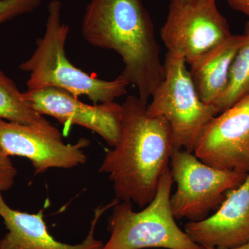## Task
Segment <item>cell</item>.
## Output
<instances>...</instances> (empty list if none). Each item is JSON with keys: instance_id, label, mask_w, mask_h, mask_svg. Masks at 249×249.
<instances>
[{"instance_id": "cell-10", "label": "cell", "mask_w": 249, "mask_h": 249, "mask_svg": "<svg viewBox=\"0 0 249 249\" xmlns=\"http://www.w3.org/2000/svg\"><path fill=\"white\" fill-rule=\"evenodd\" d=\"M26 101L41 115L55 118L63 124H77L98 134L109 146L120 140L122 107L115 102L91 105L65 90L55 88L27 89Z\"/></svg>"}, {"instance_id": "cell-3", "label": "cell", "mask_w": 249, "mask_h": 249, "mask_svg": "<svg viewBox=\"0 0 249 249\" xmlns=\"http://www.w3.org/2000/svg\"><path fill=\"white\" fill-rule=\"evenodd\" d=\"M62 3L52 0L48 6L45 35L37 40L31 58L19 65L29 72L28 89L55 88L71 93L76 97L87 96L93 104L113 102L127 92L128 83L116 78L100 79L75 67L68 60L65 45L70 28L62 22Z\"/></svg>"}, {"instance_id": "cell-14", "label": "cell", "mask_w": 249, "mask_h": 249, "mask_svg": "<svg viewBox=\"0 0 249 249\" xmlns=\"http://www.w3.org/2000/svg\"><path fill=\"white\" fill-rule=\"evenodd\" d=\"M244 35L245 41L232 60L227 88L213 103L219 114L249 96V21Z\"/></svg>"}, {"instance_id": "cell-11", "label": "cell", "mask_w": 249, "mask_h": 249, "mask_svg": "<svg viewBox=\"0 0 249 249\" xmlns=\"http://www.w3.org/2000/svg\"><path fill=\"white\" fill-rule=\"evenodd\" d=\"M185 232L198 245L220 249L249 242V173L238 188L228 192L215 213L190 222Z\"/></svg>"}, {"instance_id": "cell-20", "label": "cell", "mask_w": 249, "mask_h": 249, "mask_svg": "<svg viewBox=\"0 0 249 249\" xmlns=\"http://www.w3.org/2000/svg\"><path fill=\"white\" fill-rule=\"evenodd\" d=\"M191 0H170V2L186 3Z\"/></svg>"}, {"instance_id": "cell-12", "label": "cell", "mask_w": 249, "mask_h": 249, "mask_svg": "<svg viewBox=\"0 0 249 249\" xmlns=\"http://www.w3.org/2000/svg\"><path fill=\"white\" fill-rule=\"evenodd\" d=\"M0 193V217L8 232L0 240L4 249H101L104 244L95 238V229L100 218L118 203L114 199L95 209L89 233L81 243L69 245L55 240L51 235L44 220V211L36 214L15 210L6 204Z\"/></svg>"}, {"instance_id": "cell-22", "label": "cell", "mask_w": 249, "mask_h": 249, "mask_svg": "<svg viewBox=\"0 0 249 249\" xmlns=\"http://www.w3.org/2000/svg\"><path fill=\"white\" fill-rule=\"evenodd\" d=\"M215 1H216V0H215Z\"/></svg>"}, {"instance_id": "cell-4", "label": "cell", "mask_w": 249, "mask_h": 249, "mask_svg": "<svg viewBox=\"0 0 249 249\" xmlns=\"http://www.w3.org/2000/svg\"><path fill=\"white\" fill-rule=\"evenodd\" d=\"M173 183L169 168L162 175L154 199L139 212L131 201H119L108 220L110 237L101 249H204L175 222L170 206Z\"/></svg>"}, {"instance_id": "cell-5", "label": "cell", "mask_w": 249, "mask_h": 249, "mask_svg": "<svg viewBox=\"0 0 249 249\" xmlns=\"http://www.w3.org/2000/svg\"><path fill=\"white\" fill-rule=\"evenodd\" d=\"M186 64L183 58L167 53L164 78L152 94L147 112L168 123L175 150L193 153L204 126L219 112L213 105L201 101Z\"/></svg>"}, {"instance_id": "cell-18", "label": "cell", "mask_w": 249, "mask_h": 249, "mask_svg": "<svg viewBox=\"0 0 249 249\" xmlns=\"http://www.w3.org/2000/svg\"><path fill=\"white\" fill-rule=\"evenodd\" d=\"M232 9L249 16V0H227Z\"/></svg>"}, {"instance_id": "cell-2", "label": "cell", "mask_w": 249, "mask_h": 249, "mask_svg": "<svg viewBox=\"0 0 249 249\" xmlns=\"http://www.w3.org/2000/svg\"><path fill=\"white\" fill-rule=\"evenodd\" d=\"M90 45L116 52L124 70L118 78L134 85L147 104L164 78L153 23L142 0H91L82 22Z\"/></svg>"}, {"instance_id": "cell-9", "label": "cell", "mask_w": 249, "mask_h": 249, "mask_svg": "<svg viewBox=\"0 0 249 249\" xmlns=\"http://www.w3.org/2000/svg\"><path fill=\"white\" fill-rule=\"evenodd\" d=\"M193 154L209 166L249 173V96L209 121Z\"/></svg>"}, {"instance_id": "cell-19", "label": "cell", "mask_w": 249, "mask_h": 249, "mask_svg": "<svg viewBox=\"0 0 249 249\" xmlns=\"http://www.w3.org/2000/svg\"><path fill=\"white\" fill-rule=\"evenodd\" d=\"M203 248H204V249H220L213 248V247H206V246H204V247H203ZM229 249H249V242H247V243L245 244V245L240 246V247H235V248Z\"/></svg>"}, {"instance_id": "cell-13", "label": "cell", "mask_w": 249, "mask_h": 249, "mask_svg": "<svg viewBox=\"0 0 249 249\" xmlns=\"http://www.w3.org/2000/svg\"><path fill=\"white\" fill-rule=\"evenodd\" d=\"M245 39L244 34L231 35L190 65L192 80L203 102L213 105L224 92L232 60Z\"/></svg>"}, {"instance_id": "cell-15", "label": "cell", "mask_w": 249, "mask_h": 249, "mask_svg": "<svg viewBox=\"0 0 249 249\" xmlns=\"http://www.w3.org/2000/svg\"><path fill=\"white\" fill-rule=\"evenodd\" d=\"M0 119L28 125L49 124L26 101L14 81L0 71Z\"/></svg>"}, {"instance_id": "cell-21", "label": "cell", "mask_w": 249, "mask_h": 249, "mask_svg": "<svg viewBox=\"0 0 249 249\" xmlns=\"http://www.w3.org/2000/svg\"><path fill=\"white\" fill-rule=\"evenodd\" d=\"M0 249H4V248H2V247H1V246L0 245Z\"/></svg>"}, {"instance_id": "cell-6", "label": "cell", "mask_w": 249, "mask_h": 249, "mask_svg": "<svg viewBox=\"0 0 249 249\" xmlns=\"http://www.w3.org/2000/svg\"><path fill=\"white\" fill-rule=\"evenodd\" d=\"M170 170L177 189L170 196L175 219L197 222L217 210L228 192L245 181L248 173L218 169L205 164L194 154L175 150Z\"/></svg>"}, {"instance_id": "cell-7", "label": "cell", "mask_w": 249, "mask_h": 249, "mask_svg": "<svg viewBox=\"0 0 249 249\" xmlns=\"http://www.w3.org/2000/svg\"><path fill=\"white\" fill-rule=\"evenodd\" d=\"M231 35L215 0L170 2L160 30L168 53L183 58L189 65Z\"/></svg>"}, {"instance_id": "cell-8", "label": "cell", "mask_w": 249, "mask_h": 249, "mask_svg": "<svg viewBox=\"0 0 249 249\" xmlns=\"http://www.w3.org/2000/svg\"><path fill=\"white\" fill-rule=\"evenodd\" d=\"M0 145L9 157L27 158L39 175L50 168L70 169L84 164L83 150L89 142L83 138L75 144H65L61 132L50 123L28 125L0 119Z\"/></svg>"}, {"instance_id": "cell-16", "label": "cell", "mask_w": 249, "mask_h": 249, "mask_svg": "<svg viewBox=\"0 0 249 249\" xmlns=\"http://www.w3.org/2000/svg\"><path fill=\"white\" fill-rule=\"evenodd\" d=\"M43 0H0V24L37 9Z\"/></svg>"}, {"instance_id": "cell-17", "label": "cell", "mask_w": 249, "mask_h": 249, "mask_svg": "<svg viewBox=\"0 0 249 249\" xmlns=\"http://www.w3.org/2000/svg\"><path fill=\"white\" fill-rule=\"evenodd\" d=\"M18 171L10 157L0 145V193L9 191L14 185Z\"/></svg>"}, {"instance_id": "cell-1", "label": "cell", "mask_w": 249, "mask_h": 249, "mask_svg": "<svg viewBox=\"0 0 249 249\" xmlns=\"http://www.w3.org/2000/svg\"><path fill=\"white\" fill-rule=\"evenodd\" d=\"M147 105L135 96L121 105L120 140L106 152L98 170L109 177L118 200L133 201L139 208L155 197L175 150L169 124L149 115Z\"/></svg>"}]
</instances>
